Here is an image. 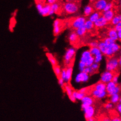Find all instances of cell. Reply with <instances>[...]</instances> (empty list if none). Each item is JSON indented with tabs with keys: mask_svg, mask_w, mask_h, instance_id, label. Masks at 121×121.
Segmentation results:
<instances>
[{
	"mask_svg": "<svg viewBox=\"0 0 121 121\" xmlns=\"http://www.w3.org/2000/svg\"><path fill=\"white\" fill-rule=\"evenodd\" d=\"M108 59L106 64V70L111 72L116 71L119 66L118 60V59L115 57H111Z\"/></svg>",
	"mask_w": 121,
	"mask_h": 121,
	"instance_id": "cell-1",
	"label": "cell"
},
{
	"mask_svg": "<svg viewBox=\"0 0 121 121\" xmlns=\"http://www.w3.org/2000/svg\"><path fill=\"white\" fill-rule=\"evenodd\" d=\"M79 6L77 3L73 1L67 2L64 6V9L68 14H74L79 10Z\"/></svg>",
	"mask_w": 121,
	"mask_h": 121,
	"instance_id": "cell-2",
	"label": "cell"
},
{
	"mask_svg": "<svg viewBox=\"0 0 121 121\" xmlns=\"http://www.w3.org/2000/svg\"><path fill=\"white\" fill-rule=\"evenodd\" d=\"M75 49L74 48H70L67 50L64 57L65 62L67 64H69L71 61L75 56Z\"/></svg>",
	"mask_w": 121,
	"mask_h": 121,
	"instance_id": "cell-3",
	"label": "cell"
},
{
	"mask_svg": "<svg viewBox=\"0 0 121 121\" xmlns=\"http://www.w3.org/2000/svg\"><path fill=\"white\" fill-rule=\"evenodd\" d=\"M114 75L113 72L106 71L102 74L100 77V82L107 84L109 82L112 81Z\"/></svg>",
	"mask_w": 121,
	"mask_h": 121,
	"instance_id": "cell-4",
	"label": "cell"
},
{
	"mask_svg": "<svg viewBox=\"0 0 121 121\" xmlns=\"http://www.w3.org/2000/svg\"><path fill=\"white\" fill-rule=\"evenodd\" d=\"M85 19L83 17H78L73 20L71 26L75 29L84 25L85 23Z\"/></svg>",
	"mask_w": 121,
	"mask_h": 121,
	"instance_id": "cell-5",
	"label": "cell"
},
{
	"mask_svg": "<svg viewBox=\"0 0 121 121\" xmlns=\"http://www.w3.org/2000/svg\"><path fill=\"white\" fill-rule=\"evenodd\" d=\"M89 75L84 72H81L78 74L75 78L77 83H85L88 81Z\"/></svg>",
	"mask_w": 121,
	"mask_h": 121,
	"instance_id": "cell-6",
	"label": "cell"
},
{
	"mask_svg": "<svg viewBox=\"0 0 121 121\" xmlns=\"http://www.w3.org/2000/svg\"><path fill=\"white\" fill-rule=\"evenodd\" d=\"M82 110L84 111L85 118L86 120H88L89 118L93 117L95 114V109L92 105L89 106Z\"/></svg>",
	"mask_w": 121,
	"mask_h": 121,
	"instance_id": "cell-7",
	"label": "cell"
},
{
	"mask_svg": "<svg viewBox=\"0 0 121 121\" xmlns=\"http://www.w3.org/2000/svg\"><path fill=\"white\" fill-rule=\"evenodd\" d=\"M108 3L107 0H96L94 3V8L96 10L102 11L104 10Z\"/></svg>",
	"mask_w": 121,
	"mask_h": 121,
	"instance_id": "cell-8",
	"label": "cell"
},
{
	"mask_svg": "<svg viewBox=\"0 0 121 121\" xmlns=\"http://www.w3.org/2000/svg\"><path fill=\"white\" fill-rule=\"evenodd\" d=\"M81 100L82 103V109L85 108L89 106L92 105L93 103V100L92 98L90 96L86 95Z\"/></svg>",
	"mask_w": 121,
	"mask_h": 121,
	"instance_id": "cell-9",
	"label": "cell"
},
{
	"mask_svg": "<svg viewBox=\"0 0 121 121\" xmlns=\"http://www.w3.org/2000/svg\"><path fill=\"white\" fill-rule=\"evenodd\" d=\"M108 22L106 20L103 16L100 17L98 20H96L94 23V26L97 28H102L107 25Z\"/></svg>",
	"mask_w": 121,
	"mask_h": 121,
	"instance_id": "cell-10",
	"label": "cell"
},
{
	"mask_svg": "<svg viewBox=\"0 0 121 121\" xmlns=\"http://www.w3.org/2000/svg\"><path fill=\"white\" fill-rule=\"evenodd\" d=\"M114 16L115 13H114V11L111 9L104 11L103 13V17L108 22H111Z\"/></svg>",
	"mask_w": 121,
	"mask_h": 121,
	"instance_id": "cell-11",
	"label": "cell"
},
{
	"mask_svg": "<svg viewBox=\"0 0 121 121\" xmlns=\"http://www.w3.org/2000/svg\"><path fill=\"white\" fill-rule=\"evenodd\" d=\"M117 85V84H115L112 81L109 82L106 84V91L107 92V95H108L109 96H110L111 92L114 90Z\"/></svg>",
	"mask_w": 121,
	"mask_h": 121,
	"instance_id": "cell-12",
	"label": "cell"
},
{
	"mask_svg": "<svg viewBox=\"0 0 121 121\" xmlns=\"http://www.w3.org/2000/svg\"><path fill=\"white\" fill-rule=\"evenodd\" d=\"M66 75L65 82L68 83L71 80L72 78V73H73V68L72 67H69L66 69Z\"/></svg>",
	"mask_w": 121,
	"mask_h": 121,
	"instance_id": "cell-13",
	"label": "cell"
},
{
	"mask_svg": "<svg viewBox=\"0 0 121 121\" xmlns=\"http://www.w3.org/2000/svg\"><path fill=\"white\" fill-rule=\"evenodd\" d=\"M106 84L103 82H100L94 85V88L100 92L104 91H106Z\"/></svg>",
	"mask_w": 121,
	"mask_h": 121,
	"instance_id": "cell-14",
	"label": "cell"
},
{
	"mask_svg": "<svg viewBox=\"0 0 121 121\" xmlns=\"http://www.w3.org/2000/svg\"><path fill=\"white\" fill-rule=\"evenodd\" d=\"M108 36V37H109L115 42L118 40L117 31L114 28L111 29L109 30Z\"/></svg>",
	"mask_w": 121,
	"mask_h": 121,
	"instance_id": "cell-15",
	"label": "cell"
},
{
	"mask_svg": "<svg viewBox=\"0 0 121 121\" xmlns=\"http://www.w3.org/2000/svg\"><path fill=\"white\" fill-rule=\"evenodd\" d=\"M51 10V5L49 4H46L45 5L43 6L42 9L39 13L43 16H48L50 10Z\"/></svg>",
	"mask_w": 121,
	"mask_h": 121,
	"instance_id": "cell-16",
	"label": "cell"
},
{
	"mask_svg": "<svg viewBox=\"0 0 121 121\" xmlns=\"http://www.w3.org/2000/svg\"><path fill=\"white\" fill-rule=\"evenodd\" d=\"M101 17V14L100 13L98 12H95L90 15V16L89 17V20L92 21V22L94 23L96 20H98L100 18V17Z\"/></svg>",
	"mask_w": 121,
	"mask_h": 121,
	"instance_id": "cell-17",
	"label": "cell"
},
{
	"mask_svg": "<svg viewBox=\"0 0 121 121\" xmlns=\"http://www.w3.org/2000/svg\"><path fill=\"white\" fill-rule=\"evenodd\" d=\"M92 55L89 50L85 51L82 53L80 61H82L85 63L87 61V60Z\"/></svg>",
	"mask_w": 121,
	"mask_h": 121,
	"instance_id": "cell-18",
	"label": "cell"
},
{
	"mask_svg": "<svg viewBox=\"0 0 121 121\" xmlns=\"http://www.w3.org/2000/svg\"><path fill=\"white\" fill-rule=\"evenodd\" d=\"M86 95L85 93H82L79 91H73L72 92V96L76 99L78 100H82V99Z\"/></svg>",
	"mask_w": 121,
	"mask_h": 121,
	"instance_id": "cell-19",
	"label": "cell"
},
{
	"mask_svg": "<svg viewBox=\"0 0 121 121\" xmlns=\"http://www.w3.org/2000/svg\"><path fill=\"white\" fill-rule=\"evenodd\" d=\"M87 31V30L85 29V27L84 26H81L78 28L76 29V33L79 36H84L85 34Z\"/></svg>",
	"mask_w": 121,
	"mask_h": 121,
	"instance_id": "cell-20",
	"label": "cell"
},
{
	"mask_svg": "<svg viewBox=\"0 0 121 121\" xmlns=\"http://www.w3.org/2000/svg\"><path fill=\"white\" fill-rule=\"evenodd\" d=\"M79 37L75 32H72L69 35V41L72 43H75L78 41V40L79 39Z\"/></svg>",
	"mask_w": 121,
	"mask_h": 121,
	"instance_id": "cell-21",
	"label": "cell"
},
{
	"mask_svg": "<svg viewBox=\"0 0 121 121\" xmlns=\"http://www.w3.org/2000/svg\"><path fill=\"white\" fill-rule=\"evenodd\" d=\"M46 56L48 57V58L49 59V61L52 64V66H54L56 65H57V61L55 59V58L53 56L52 54L49 53H46Z\"/></svg>",
	"mask_w": 121,
	"mask_h": 121,
	"instance_id": "cell-22",
	"label": "cell"
},
{
	"mask_svg": "<svg viewBox=\"0 0 121 121\" xmlns=\"http://www.w3.org/2000/svg\"><path fill=\"white\" fill-rule=\"evenodd\" d=\"M84 26L85 27V29L87 30H91L94 28V23L92 22V21L89 20H88L85 21Z\"/></svg>",
	"mask_w": 121,
	"mask_h": 121,
	"instance_id": "cell-23",
	"label": "cell"
},
{
	"mask_svg": "<svg viewBox=\"0 0 121 121\" xmlns=\"http://www.w3.org/2000/svg\"><path fill=\"white\" fill-rule=\"evenodd\" d=\"M108 46L105 44L104 42H102L98 43V48L100 49V52L102 53V54L104 55L106 50Z\"/></svg>",
	"mask_w": 121,
	"mask_h": 121,
	"instance_id": "cell-24",
	"label": "cell"
},
{
	"mask_svg": "<svg viewBox=\"0 0 121 121\" xmlns=\"http://www.w3.org/2000/svg\"><path fill=\"white\" fill-rule=\"evenodd\" d=\"M89 51L90 52L91 55L93 57L101 53L100 49L98 48V47H91Z\"/></svg>",
	"mask_w": 121,
	"mask_h": 121,
	"instance_id": "cell-25",
	"label": "cell"
},
{
	"mask_svg": "<svg viewBox=\"0 0 121 121\" xmlns=\"http://www.w3.org/2000/svg\"><path fill=\"white\" fill-rule=\"evenodd\" d=\"M110 96H111V99H110L111 102L112 104H115L118 103V102H119V100L120 98L119 94H114V95H111Z\"/></svg>",
	"mask_w": 121,
	"mask_h": 121,
	"instance_id": "cell-26",
	"label": "cell"
},
{
	"mask_svg": "<svg viewBox=\"0 0 121 121\" xmlns=\"http://www.w3.org/2000/svg\"><path fill=\"white\" fill-rule=\"evenodd\" d=\"M53 69L58 79L60 78V75L61 73V69L60 68V67L59 66L56 65L53 66Z\"/></svg>",
	"mask_w": 121,
	"mask_h": 121,
	"instance_id": "cell-27",
	"label": "cell"
},
{
	"mask_svg": "<svg viewBox=\"0 0 121 121\" xmlns=\"http://www.w3.org/2000/svg\"><path fill=\"white\" fill-rule=\"evenodd\" d=\"M93 8L90 5H88L85 7L84 11L85 16H88L90 15L93 13Z\"/></svg>",
	"mask_w": 121,
	"mask_h": 121,
	"instance_id": "cell-28",
	"label": "cell"
},
{
	"mask_svg": "<svg viewBox=\"0 0 121 121\" xmlns=\"http://www.w3.org/2000/svg\"><path fill=\"white\" fill-rule=\"evenodd\" d=\"M121 15H118V16H114V17L112 18V19L111 20V23L113 25H116V24H117L119 22H121Z\"/></svg>",
	"mask_w": 121,
	"mask_h": 121,
	"instance_id": "cell-29",
	"label": "cell"
},
{
	"mask_svg": "<svg viewBox=\"0 0 121 121\" xmlns=\"http://www.w3.org/2000/svg\"><path fill=\"white\" fill-rule=\"evenodd\" d=\"M61 25H62V23L59 24L58 25L54 26L53 32H54V34L55 35H58L59 33L60 32V31L61 30V28H62Z\"/></svg>",
	"mask_w": 121,
	"mask_h": 121,
	"instance_id": "cell-30",
	"label": "cell"
},
{
	"mask_svg": "<svg viewBox=\"0 0 121 121\" xmlns=\"http://www.w3.org/2000/svg\"><path fill=\"white\" fill-rule=\"evenodd\" d=\"M104 42L107 46H111L112 45H113L114 43L115 42V41H114L112 39L109 37H108L105 38Z\"/></svg>",
	"mask_w": 121,
	"mask_h": 121,
	"instance_id": "cell-31",
	"label": "cell"
},
{
	"mask_svg": "<svg viewBox=\"0 0 121 121\" xmlns=\"http://www.w3.org/2000/svg\"><path fill=\"white\" fill-rule=\"evenodd\" d=\"M60 6L58 3H54L51 5V9L53 10L55 13H57L59 10Z\"/></svg>",
	"mask_w": 121,
	"mask_h": 121,
	"instance_id": "cell-32",
	"label": "cell"
},
{
	"mask_svg": "<svg viewBox=\"0 0 121 121\" xmlns=\"http://www.w3.org/2000/svg\"><path fill=\"white\" fill-rule=\"evenodd\" d=\"M64 88H65L66 91L67 92V93L68 95V96L70 97L72 95V92H73V89H72L70 85H64Z\"/></svg>",
	"mask_w": 121,
	"mask_h": 121,
	"instance_id": "cell-33",
	"label": "cell"
},
{
	"mask_svg": "<svg viewBox=\"0 0 121 121\" xmlns=\"http://www.w3.org/2000/svg\"><path fill=\"white\" fill-rule=\"evenodd\" d=\"M111 47L113 50V52L115 53V54L116 52H118L120 49V46L116 42H115L113 45H112Z\"/></svg>",
	"mask_w": 121,
	"mask_h": 121,
	"instance_id": "cell-34",
	"label": "cell"
},
{
	"mask_svg": "<svg viewBox=\"0 0 121 121\" xmlns=\"http://www.w3.org/2000/svg\"><path fill=\"white\" fill-rule=\"evenodd\" d=\"M93 63H94V58L93 56H91L85 62L86 66V67L91 66Z\"/></svg>",
	"mask_w": 121,
	"mask_h": 121,
	"instance_id": "cell-35",
	"label": "cell"
},
{
	"mask_svg": "<svg viewBox=\"0 0 121 121\" xmlns=\"http://www.w3.org/2000/svg\"><path fill=\"white\" fill-rule=\"evenodd\" d=\"M94 62L96 63H100L102 59H103V54L102 53H100L98 55L94 56Z\"/></svg>",
	"mask_w": 121,
	"mask_h": 121,
	"instance_id": "cell-36",
	"label": "cell"
},
{
	"mask_svg": "<svg viewBox=\"0 0 121 121\" xmlns=\"http://www.w3.org/2000/svg\"><path fill=\"white\" fill-rule=\"evenodd\" d=\"M84 72H85L86 74H88L89 75H91L92 74L95 73L94 71L93 70V69H92V67H91V66L86 67L84 70Z\"/></svg>",
	"mask_w": 121,
	"mask_h": 121,
	"instance_id": "cell-37",
	"label": "cell"
},
{
	"mask_svg": "<svg viewBox=\"0 0 121 121\" xmlns=\"http://www.w3.org/2000/svg\"><path fill=\"white\" fill-rule=\"evenodd\" d=\"M120 90H121L120 87L119 86V85H118V84L117 85H116V87L115 88L114 90L113 91V92H111L110 96H111V95H114V94H119V93L120 92Z\"/></svg>",
	"mask_w": 121,
	"mask_h": 121,
	"instance_id": "cell-38",
	"label": "cell"
},
{
	"mask_svg": "<svg viewBox=\"0 0 121 121\" xmlns=\"http://www.w3.org/2000/svg\"><path fill=\"white\" fill-rule=\"evenodd\" d=\"M79 70L81 72H84V70L86 66L85 63L82 61H80L79 63Z\"/></svg>",
	"mask_w": 121,
	"mask_h": 121,
	"instance_id": "cell-39",
	"label": "cell"
},
{
	"mask_svg": "<svg viewBox=\"0 0 121 121\" xmlns=\"http://www.w3.org/2000/svg\"><path fill=\"white\" fill-rule=\"evenodd\" d=\"M100 67V64L99 63H93L92 64V65L91 66V67H92V69L94 71V72H96L99 68Z\"/></svg>",
	"mask_w": 121,
	"mask_h": 121,
	"instance_id": "cell-40",
	"label": "cell"
},
{
	"mask_svg": "<svg viewBox=\"0 0 121 121\" xmlns=\"http://www.w3.org/2000/svg\"><path fill=\"white\" fill-rule=\"evenodd\" d=\"M112 7H113V3H111V2L108 3L105 7L104 8V9L103 11H104H104L111 10Z\"/></svg>",
	"mask_w": 121,
	"mask_h": 121,
	"instance_id": "cell-41",
	"label": "cell"
},
{
	"mask_svg": "<svg viewBox=\"0 0 121 121\" xmlns=\"http://www.w3.org/2000/svg\"><path fill=\"white\" fill-rule=\"evenodd\" d=\"M113 106H114L113 104H112L111 102H108L105 105V108L106 109L109 110H110L113 108Z\"/></svg>",
	"mask_w": 121,
	"mask_h": 121,
	"instance_id": "cell-42",
	"label": "cell"
},
{
	"mask_svg": "<svg viewBox=\"0 0 121 121\" xmlns=\"http://www.w3.org/2000/svg\"><path fill=\"white\" fill-rule=\"evenodd\" d=\"M118 79H119L118 75H114L113 78H112V81L114 83H115V84L118 85Z\"/></svg>",
	"mask_w": 121,
	"mask_h": 121,
	"instance_id": "cell-43",
	"label": "cell"
},
{
	"mask_svg": "<svg viewBox=\"0 0 121 121\" xmlns=\"http://www.w3.org/2000/svg\"><path fill=\"white\" fill-rule=\"evenodd\" d=\"M66 75V69H63L62 71H61L60 78H62L64 81V82H65V80Z\"/></svg>",
	"mask_w": 121,
	"mask_h": 121,
	"instance_id": "cell-44",
	"label": "cell"
},
{
	"mask_svg": "<svg viewBox=\"0 0 121 121\" xmlns=\"http://www.w3.org/2000/svg\"><path fill=\"white\" fill-rule=\"evenodd\" d=\"M98 43H99L96 42H92L90 43L89 46L91 47H98Z\"/></svg>",
	"mask_w": 121,
	"mask_h": 121,
	"instance_id": "cell-45",
	"label": "cell"
},
{
	"mask_svg": "<svg viewBox=\"0 0 121 121\" xmlns=\"http://www.w3.org/2000/svg\"><path fill=\"white\" fill-rule=\"evenodd\" d=\"M117 31H118L119 30H121V22H119V23L115 25V28H114Z\"/></svg>",
	"mask_w": 121,
	"mask_h": 121,
	"instance_id": "cell-46",
	"label": "cell"
},
{
	"mask_svg": "<svg viewBox=\"0 0 121 121\" xmlns=\"http://www.w3.org/2000/svg\"><path fill=\"white\" fill-rule=\"evenodd\" d=\"M58 80H59V84L60 85V86L62 87H64L65 84H64V81L63 79L62 78H59L58 79Z\"/></svg>",
	"mask_w": 121,
	"mask_h": 121,
	"instance_id": "cell-47",
	"label": "cell"
},
{
	"mask_svg": "<svg viewBox=\"0 0 121 121\" xmlns=\"http://www.w3.org/2000/svg\"><path fill=\"white\" fill-rule=\"evenodd\" d=\"M43 7V5L41 3H38L37 4V9L40 12L42 9Z\"/></svg>",
	"mask_w": 121,
	"mask_h": 121,
	"instance_id": "cell-48",
	"label": "cell"
},
{
	"mask_svg": "<svg viewBox=\"0 0 121 121\" xmlns=\"http://www.w3.org/2000/svg\"><path fill=\"white\" fill-rule=\"evenodd\" d=\"M88 91V88H81L80 90H79V92H82V93H84L86 94V92H87Z\"/></svg>",
	"mask_w": 121,
	"mask_h": 121,
	"instance_id": "cell-49",
	"label": "cell"
},
{
	"mask_svg": "<svg viewBox=\"0 0 121 121\" xmlns=\"http://www.w3.org/2000/svg\"><path fill=\"white\" fill-rule=\"evenodd\" d=\"M117 109L118 110V112L120 113H121V103H119L117 106Z\"/></svg>",
	"mask_w": 121,
	"mask_h": 121,
	"instance_id": "cell-50",
	"label": "cell"
},
{
	"mask_svg": "<svg viewBox=\"0 0 121 121\" xmlns=\"http://www.w3.org/2000/svg\"><path fill=\"white\" fill-rule=\"evenodd\" d=\"M57 0H47L48 3L49 4H52L55 3Z\"/></svg>",
	"mask_w": 121,
	"mask_h": 121,
	"instance_id": "cell-51",
	"label": "cell"
},
{
	"mask_svg": "<svg viewBox=\"0 0 121 121\" xmlns=\"http://www.w3.org/2000/svg\"><path fill=\"white\" fill-rule=\"evenodd\" d=\"M111 121H121V119L120 118L117 117H115L114 118H113L112 119H111Z\"/></svg>",
	"mask_w": 121,
	"mask_h": 121,
	"instance_id": "cell-52",
	"label": "cell"
},
{
	"mask_svg": "<svg viewBox=\"0 0 121 121\" xmlns=\"http://www.w3.org/2000/svg\"><path fill=\"white\" fill-rule=\"evenodd\" d=\"M69 97V98H70V100H71V101L73 102H75L76 100V99L72 96V95H71V96H70Z\"/></svg>",
	"mask_w": 121,
	"mask_h": 121,
	"instance_id": "cell-53",
	"label": "cell"
},
{
	"mask_svg": "<svg viewBox=\"0 0 121 121\" xmlns=\"http://www.w3.org/2000/svg\"><path fill=\"white\" fill-rule=\"evenodd\" d=\"M117 34H118V39L119 40L121 39V30H119L117 31Z\"/></svg>",
	"mask_w": 121,
	"mask_h": 121,
	"instance_id": "cell-54",
	"label": "cell"
},
{
	"mask_svg": "<svg viewBox=\"0 0 121 121\" xmlns=\"http://www.w3.org/2000/svg\"><path fill=\"white\" fill-rule=\"evenodd\" d=\"M54 13H55V12H54L53 10H52V9H51V10H50V11L49 12V13L48 14V15L51 16V15H53Z\"/></svg>",
	"mask_w": 121,
	"mask_h": 121,
	"instance_id": "cell-55",
	"label": "cell"
},
{
	"mask_svg": "<svg viewBox=\"0 0 121 121\" xmlns=\"http://www.w3.org/2000/svg\"><path fill=\"white\" fill-rule=\"evenodd\" d=\"M94 120H94V118H93V117L89 118L88 119V121H94Z\"/></svg>",
	"mask_w": 121,
	"mask_h": 121,
	"instance_id": "cell-56",
	"label": "cell"
},
{
	"mask_svg": "<svg viewBox=\"0 0 121 121\" xmlns=\"http://www.w3.org/2000/svg\"><path fill=\"white\" fill-rule=\"evenodd\" d=\"M118 64H119V65L121 66V58H120V59H118Z\"/></svg>",
	"mask_w": 121,
	"mask_h": 121,
	"instance_id": "cell-57",
	"label": "cell"
},
{
	"mask_svg": "<svg viewBox=\"0 0 121 121\" xmlns=\"http://www.w3.org/2000/svg\"><path fill=\"white\" fill-rule=\"evenodd\" d=\"M67 2H71V1H73L75 0H65Z\"/></svg>",
	"mask_w": 121,
	"mask_h": 121,
	"instance_id": "cell-58",
	"label": "cell"
},
{
	"mask_svg": "<svg viewBox=\"0 0 121 121\" xmlns=\"http://www.w3.org/2000/svg\"><path fill=\"white\" fill-rule=\"evenodd\" d=\"M96 0H90V1H91V2H94Z\"/></svg>",
	"mask_w": 121,
	"mask_h": 121,
	"instance_id": "cell-59",
	"label": "cell"
},
{
	"mask_svg": "<svg viewBox=\"0 0 121 121\" xmlns=\"http://www.w3.org/2000/svg\"><path fill=\"white\" fill-rule=\"evenodd\" d=\"M35 1H40V0H35Z\"/></svg>",
	"mask_w": 121,
	"mask_h": 121,
	"instance_id": "cell-60",
	"label": "cell"
},
{
	"mask_svg": "<svg viewBox=\"0 0 121 121\" xmlns=\"http://www.w3.org/2000/svg\"><path fill=\"white\" fill-rule=\"evenodd\" d=\"M43 0H40V1H42Z\"/></svg>",
	"mask_w": 121,
	"mask_h": 121,
	"instance_id": "cell-61",
	"label": "cell"
}]
</instances>
